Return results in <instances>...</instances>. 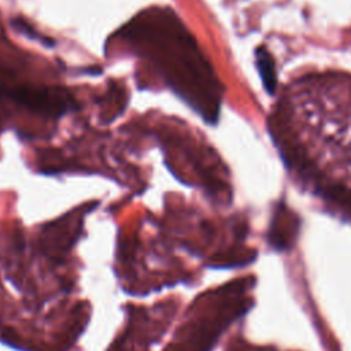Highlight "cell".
I'll list each match as a JSON object with an SVG mask.
<instances>
[{
  "mask_svg": "<svg viewBox=\"0 0 351 351\" xmlns=\"http://www.w3.org/2000/svg\"><path fill=\"white\" fill-rule=\"evenodd\" d=\"M256 66L258 70L262 75L265 88L267 89L269 93H271L276 89V71H274V64L271 58L269 56V53L265 49H259L256 51Z\"/></svg>",
  "mask_w": 351,
  "mask_h": 351,
  "instance_id": "1",
  "label": "cell"
}]
</instances>
